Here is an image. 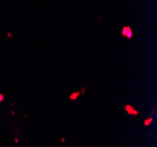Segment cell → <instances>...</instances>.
<instances>
[{"label":"cell","instance_id":"1","mask_svg":"<svg viewBox=\"0 0 157 147\" xmlns=\"http://www.w3.org/2000/svg\"><path fill=\"white\" fill-rule=\"evenodd\" d=\"M122 35L125 36L127 39H131L132 38V31H131V28L129 26H125L123 27V29H122Z\"/></svg>","mask_w":157,"mask_h":147},{"label":"cell","instance_id":"2","mask_svg":"<svg viewBox=\"0 0 157 147\" xmlns=\"http://www.w3.org/2000/svg\"><path fill=\"white\" fill-rule=\"evenodd\" d=\"M125 111L128 112V115H132V116H137L138 112L134 109L131 105H125Z\"/></svg>","mask_w":157,"mask_h":147},{"label":"cell","instance_id":"3","mask_svg":"<svg viewBox=\"0 0 157 147\" xmlns=\"http://www.w3.org/2000/svg\"><path fill=\"white\" fill-rule=\"evenodd\" d=\"M78 95H80V92H73L72 95L69 96V99H72V101H74V99H76V98H78Z\"/></svg>","mask_w":157,"mask_h":147},{"label":"cell","instance_id":"4","mask_svg":"<svg viewBox=\"0 0 157 147\" xmlns=\"http://www.w3.org/2000/svg\"><path fill=\"white\" fill-rule=\"evenodd\" d=\"M151 123H152V118H148V119L144 122V125H145V126H149Z\"/></svg>","mask_w":157,"mask_h":147},{"label":"cell","instance_id":"5","mask_svg":"<svg viewBox=\"0 0 157 147\" xmlns=\"http://www.w3.org/2000/svg\"><path fill=\"white\" fill-rule=\"evenodd\" d=\"M2 101H4V95L0 94V102H2Z\"/></svg>","mask_w":157,"mask_h":147}]
</instances>
